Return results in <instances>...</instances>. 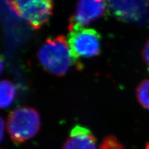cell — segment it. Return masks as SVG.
<instances>
[{
	"instance_id": "cell-1",
	"label": "cell",
	"mask_w": 149,
	"mask_h": 149,
	"mask_svg": "<svg viewBox=\"0 0 149 149\" xmlns=\"http://www.w3.org/2000/svg\"><path fill=\"white\" fill-rule=\"evenodd\" d=\"M37 56L46 71L58 77L64 75L74 63L68 41L63 35L47 39Z\"/></svg>"
},
{
	"instance_id": "cell-2",
	"label": "cell",
	"mask_w": 149,
	"mask_h": 149,
	"mask_svg": "<svg viewBox=\"0 0 149 149\" xmlns=\"http://www.w3.org/2000/svg\"><path fill=\"white\" fill-rule=\"evenodd\" d=\"M40 119L37 111L29 107H21L11 111L7 119V130L15 143L25 142L39 132Z\"/></svg>"
},
{
	"instance_id": "cell-3",
	"label": "cell",
	"mask_w": 149,
	"mask_h": 149,
	"mask_svg": "<svg viewBox=\"0 0 149 149\" xmlns=\"http://www.w3.org/2000/svg\"><path fill=\"white\" fill-rule=\"evenodd\" d=\"M6 3L17 16L25 19L36 30L48 22L54 8V3L49 0L6 1Z\"/></svg>"
},
{
	"instance_id": "cell-4",
	"label": "cell",
	"mask_w": 149,
	"mask_h": 149,
	"mask_svg": "<svg viewBox=\"0 0 149 149\" xmlns=\"http://www.w3.org/2000/svg\"><path fill=\"white\" fill-rule=\"evenodd\" d=\"M69 31L67 41L74 62L81 57L91 58L100 54L101 37L98 32L84 27Z\"/></svg>"
},
{
	"instance_id": "cell-5",
	"label": "cell",
	"mask_w": 149,
	"mask_h": 149,
	"mask_svg": "<svg viewBox=\"0 0 149 149\" xmlns=\"http://www.w3.org/2000/svg\"><path fill=\"white\" fill-rule=\"evenodd\" d=\"M108 3L120 20L137 24L149 22V1H110Z\"/></svg>"
},
{
	"instance_id": "cell-6",
	"label": "cell",
	"mask_w": 149,
	"mask_h": 149,
	"mask_svg": "<svg viewBox=\"0 0 149 149\" xmlns=\"http://www.w3.org/2000/svg\"><path fill=\"white\" fill-rule=\"evenodd\" d=\"M106 6L104 1H78L74 13L70 18L68 31L84 27L101 17L104 15Z\"/></svg>"
},
{
	"instance_id": "cell-7",
	"label": "cell",
	"mask_w": 149,
	"mask_h": 149,
	"mask_svg": "<svg viewBox=\"0 0 149 149\" xmlns=\"http://www.w3.org/2000/svg\"><path fill=\"white\" fill-rule=\"evenodd\" d=\"M63 149H97L96 139L89 129L77 125L71 130Z\"/></svg>"
},
{
	"instance_id": "cell-8",
	"label": "cell",
	"mask_w": 149,
	"mask_h": 149,
	"mask_svg": "<svg viewBox=\"0 0 149 149\" xmlns=\"http://www.w3.org/2000/svg\"><path fill=\"white\" fill-rule=\"evenodd\" d=\"M16 88L10 81L4 80L0 83V106L1 108L8 107L13 101L15 96Z\"/></svg>"
},
{
	"instance_id": "cell-9",
	"label": "cell",
	"mask_w": 149,
	"mask_h": 149,
	"mask_svg": "<svg viewBox=\"0 0 149 149\" xmlns=\"http://www.w3.org/2000/svg\"><path fill=\"white\" fill-rule=\"evenodd\" d=\"M136 96L141 105L149 110V80H143L139 84L136 89Z\"/></svg>"
},
{
	"instance_id": "cell-10",
	"label": "cell",
	"mask_w": 149,
	"mask_h": 149,
	"mask_svg": "<svg viewBox=\"0 0 149 149\" xmlns=\"http://www.w3.org/2000/svg\"><path fill=\"white\" fill-rule=\"evenodd\" d=\"M99 149H124V146L116 137L108 136L102 140Z\"/></svg>"
},
{
	"instance_id": "cell-11",
	"label": "cell",
	"mask_w": 149,
	"mask_h": 149,
	"mask_svg": "<svg viewBox=\"0 0 149 149\" xmlns=\"http://www.w3.org/2000/svg\"><path fill=\"white\" fill-rule=\"evenodd\" d=\"M143 57L146 64L149 67V40L147 42L143 50Z\"/></svg>"
},
{
	"instance_id": "cell-12",
	"label": "cell",
	"mask_w": 149,
	"mask_h": 149,
	"mask_svg": "<svg viewBox=\"0 0 149 149\" xmlns=\"http://www.w3.org/2000/svg\"><path fill=\"white\" fill-rule=\"evenodd\" d=\"M4 123L3 119L1 118V141H2L3 139V131H4Z\"/></svg>"
},
{
	"instance_id": "cell-13",
	"label": "cell",
	"mask_w": 149,
	"mask_h": 149,
	"mask_svg": "<svg viewBox=\"0 0 149 149\" xmlns=\"http://www.w3.org/2000/svg\"><path fill=\"white\" fill-rule=\"evenodd\" d=\"M3 59L1 58V72H3Z\"/></svg>"
},
{
	"instance_id": "cell-14",
	"label": "cell",
	"mask_w": 149,
	"mask_h": 149,
	"mask_svg": "<svg viewBox=\"0 0 149 149\" xmlns=\"http://www.w3.org/2000/svg\"><path fill=\"white\" fill-rule=\"evenodd\" d=\"M146 149H149V142L146 145Z\"/></svg>"
}]
</instances>
